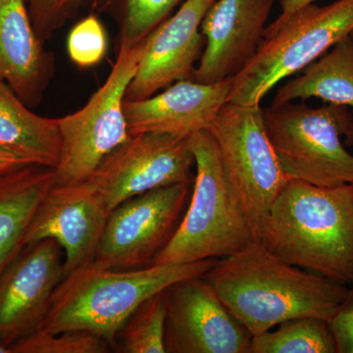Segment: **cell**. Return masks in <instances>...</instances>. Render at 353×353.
Masks as SVG:
<instances>
[{"label": "cell", "instance_id": "11", "mask_svg": "<svg viewBox=\"0 0 353 353\" xmlns=\"http://www.w3.org/2000/svg\"><path fill=\"white\" fill-rule=\"evenodd\" d=\"M165 294L166 353H248L252 334L203 276L179 281Z\"/></svg>", "mask_w": 353, "mask_h": 353}, {"label": "cell", "instance_id": "19", "mask_svg": "<svg viewBox=\"0 0 353 353\" xmlns=\"http://www.w3.org/2000/svg\"><path fill=\"white\" fill-rule=\"evenodd\" d=\"M303 73L282 85L272 105L303 99H322L325 103L353 109V39L345 37L330 52L303 70ZM345 145H353V126Z\"/></svg>", "mask_w": 353, "mask_h": 353}, {"label": "cell", "instance_id": "2", "mask_svg": "<svg viewBox=\"0 0 353 353\" xmlns=\"http://www.w3.org/2000/svg\"><path fill=\"white\" fill-rule=\"evenodd\" d=\"M262 245L290 265L350 285L352 185L319 187L289 180L272 205Z\"/></svg>", "mask_w": 353, "mask_h": 353}, {"label": "cell", "instance_id": "1", "mask_svg": "<svg viewBox=\"0 0 353 353\" xmlns=\"http://www.w3.org/2000/svg\"><path fill=\"white\" fill-rule=\"evenodd\" d=\"M220 301L253 336L301 317L331 321L347 287L294 266L253 241L203 275Z\"/></svg>", "mask_w": 353, "mask_h": 353}, {"label": "cell", "instance_id": "24", "mask_svg": "<svg viewBox=\"0 0 353 353\" xmlns=\"http://www.w3.org/2000/svg\"><path fill=\"white\" fill-rule=\"evenodd\" d=\"M183 0H126L121 43L132 46L159 27Z\"/></svg>", "mask_w": 353, "mask_h": 353}, {"label": "cell", "instance_id": "23", "mask_svg": "<svg viewBox=\"0 0 353 353\" xmlns=\"http://www.w3.org/2000/svg\"><path fill=\"white\" fill-rule=\"evenodd\" d=\"M108 343L83 331H37L10 347L11 353H105Z\"/></svg>", "mask_w": 353, "mask_h": 353}, {"label": "cell", "instance_id": "27", "mask_svg": "<svg viewBox=\"0 0 353 353\" xmlns=\"http://www.w3.org/2000/svg\"><path fill=\"white\" fill-rule=\"evenodd\" d=\"M345 301L330 321L338 353H353V281Z\"/></svg>", "mask_w": 353, "mask_h": 353}, {"label": "cell", "instance_id": "14", "mask_svg": "<svg viewBox=\"0 0 353 353\" xmlns=\"http://www.w3.org/2000/svg\"><path fill=\"white\" fill-rule=\"evenodd\" d=\"M273 3L215 0L201 22L205 46L190 80L213 83L236 75L259 50Z\"/></svg>", "mask_w": 353, "mask_h": 353}, {"label": "cell", "instance_id": "13", "mask_svg": "<svg viewBox=\"0 0 353 353\" xmlns=\"http://www.w3.org/2000/svg\"><path fill=\"white\" fill-rule=\"evenodd\" d=\"M110 212L90 181L53 185L30 223L24 245L57 241L63 250L65 278L94 261Z\"/></svg>", "mask_w": 353, "mask_h": 353}, {"label": "cell", "instance_id": "12", "mask_svg": "<svg viewBox=\"0 0 353 353\" xmlns=\"http://www.w3.org/2000/svg\"><path fill=\"white\" fill-rule=\"evenodd\" d=\"M62 250L54 240L26 245L0 276V343L9 350L41 327L64 278Z\"/></svg>", "mask_w": 353, "mask_h": 353}, {"label": "cell", "instance_id": "10", "mask_svg": "<svg viewBox=\"0 0 353 353\" xmlns=\"http://www.w3.org/2000/svg\"><path fill=\"white\" fill-rule=\"evenodd\" d=\"M188 139L159 132L131 136L88 181L111 211L150 190L190 182L194 158Z\"/></svg>", "mask_w": 353, "mask_h": 353}, {"label": "cell", "instance_id": "21", "mask_svg": "<svg viewBox=\"0 0 353 353\" xmlns=\"http://www.w3.org/2000/svg\"><path fill=\"white\" fill-rule=\"evenodd\" d=\"M253 336L248 353H338L329 321L301 317Z\"/></svg>", "mask_w": 353, "mask_h": 353}, {"label": "cell", "instance_id": "18", "mask_svg": "<svg viewBox=\"0 0 353 353\" xmlns=\"http://www.w3.org/2000/svg\"><path fill=\"white\" fill-rule=\"evenodd\" d=\"M53 185L54 168L43 165L0 174V276L25 248L30 223Z\"/></svg>", "mask_w": 353, "mask_h": 353}, {"label": "cell", "instance_id": "22", "mask_svg": "<svg viewBox=\"0 0 353 353\" xmlns=\"http://www.w3.org/2000/svg\"><path fill=\"white\" fill-rule=\"evenodd\" d=\"M165 290L146 299L130 316L116 339L121 352L166 353Z\"/></svg>", "mask_w": 353, "mask_h": 353}, {"label": "cell", "instance_id": "28", "mask_svg": "<svg viewBox=\"0 0 353 353\" xmlns=\"http://www.w3.org/2000/svg\"><path fill=\"white\" fill-rule=\"evenodd\" d=\"M32 164H34V162L28 158L0 148V174L7 173V172L16 170V169Z\"/></svg>", "mask_w": 353, "mask_h": 353}, {"label": "cell", "instance_id": "15", "mask_svg": "<svg viewBox=\"0 0 353 353\" xmlns=\"http://www.w3.org/2000/svg\"><path fill=\"white\" fill-rule=\"evenodd\" d=\"M215 0H185L179 10L148 38L126 101H139L181 80H190L205 41L201 32L204 16Z\"/></svg>", "mask_w": 353, "mask_h": 353}, {"label": "cell", "instance_id": "17", "mask_svg": "<svg viewBox=\"0 0 353 353\" xmlns=\"http://www.w3.org/2000/svg\"><path fill=\"white\" fill-rule=\"evenodd\" d=\"M53 72V57L34 31L26 0H0V80L36 108Z\"/></svg>", "mask_w": 353, "mask_h": 353}, {"label": "cell", "instance_id": "9", "mask_svg": "<svg viewBox=\"0 0 353 353\" xmlns=\"http://www.w3.org/2000/svg\"><path fill=\"white\" fill-rule=\"evenodd\" d=\"M190 185L192 181L150 190L114 208L92 263L130 270L152 262L182 219Z\"/></svg>", "mask_w": 353, "mask_h": 353}, {"label": "cell", "instance_id": "8", "mask_svg": "<svg viewBox=\"0 0 353 353\" xmlns=\"http://www.w3.org/2000/svg\"><path fill=\"white\" fill-rule=\"evenodd\" d=\"M209 132L245 209L253 238L262 243L272 205L289 182L265 127L263 109L227 102Z\"/></svg>", "mask_w": 353, "mask_h": 353}, {"label": "cell", "instance_id": "25", "mask_svg": "<svg viewBox=\"0 0 353 353\" xmlns=\"http://www.w3.org/2000/svg\"><path fill=\"white\" fill-rule=\"evenodd\" d=\"M67 50L74 63L80 67L99 64L108 51V37L101 21L88 16L70 32Z\"/></svg>", "mask_w": 353, "mask_h": 353}, {"label": "cell", "instance_id": "26", "mask_svg": "<svg viewBox=\"0 0 353 353\" xmlns=\"http://www.w3.org/2000/svg\"><path fill=\"white\" fill-rule=\"evenodd\" d=\"M77 1L78 0H28L32 24L43 43L63 24Z\"/></svg>", "mask_w": 353, "mask_h": 353}, {"label": "cell", "instance_id": "6", "mask_svg": "<svg viewBox=\"0 0 353 353\" xmlns=\"http://www.w3.org/2000/svg\"><path fill=\"white\" fill-rule=\"evenodd\" d=\"M265 127L289 180L336 187L352 185L353 154L345 148L353 126L345 106L326 103L313 108L304 102L263 109Z\"/></svg>", "mask_w": 353, "mask_h": 353}, {"label": "cell", "instance_id": "30", "mask_svg": "<svg viewBox=\"0 0 353 353\" xmlns=\"http://www.w3.org/2000/svg\"><path fill=\"white\" fill-rule=\"evenodd\" d=\"M0 353H10V350H9L8 348L4 347V345H2L1 343H0Z\"/></svg>", "mask_w": 353, "mask_h": 353}, {"label": "cell", "instance_id": "29", "mask_svg": "<svg viewBox=\"0 0 353 353\" xmlns=\"http://www.w3.org/2000/svg\"><path fill=\"white\" fill-rule=\"evenodd\" d=\"M316 0H281V6H282V12L280 16L290 15V14L296 12L299 9L309 6V4L314 3Z\"/></svg>", "mask_w": 353, "mask_h": 353}, {"label": "cell", "instance_id": "32", "mask_svg": "<svg viewBox=\"0 0 353 353\" xmlns=\"http://www.w3.org/2000/svg\"><path fill=\"white\" fill-rule=\"evenodd\" d=\"M352 190H353V183H352Z\"/></svg>", "mask_w": 353, "mask_h": 353}, {"label": "cell", "instance_id": "20", "mask_svg": "<svg viewBox=\"0 0 353 353\" xmlns=\"http://www.w3.org/2000/svg\"><path fill=\"white\" fill-rule=\"evenodd\" d=\"M60 146L57 119L32 112L0 80V148L28 158L34 164L55 168L59 161Z\"/></svg>", "mask_w": 353, "mask_h": 353}, {"label": "cell", "instance_id": "4", "mask_svg": "<svg viewBox=\"0 0 353 353\" xmlns=\"http://www.w3.org/2000/svg\"><path fill=\"white\" fill-rule=\"evenodd\" d=\"M188 139L196 167L190 203L170 240L150 264L226 259L255 241L243 204L223 168L212 134L201 131Z\"/></svg>", "mask_w": 353, "mask_h": 353}, {"label": "cell", "instance_id": "5", "mask_svg": "<svg viewBox=\"0 0 353 353\" xmlns=\"http://www.w3.org/2000/svg\"><path fill=\"white\" fill-rule=\"evenodd\" d=\"M353 31V0L309 4L266 27L250 61L231 78L228 102L260 105L279 83L303 71Z\"/></svg>", "mask_w": 353, "mask_h": 353}, {"label": "cell", "instance_id": "7", "mask_svg": "<svg viewBox=\"0 0 353 353\" xmlns=\"http://www.w3.org/2000/svg\"><path fill=\"white\" fill-rule=\"evenodd\" d=\"M148 38L132 46L120 44L115 63L103 85L83 108L58 118L61 146L54 168V185L90 180L104 159L131 138L124 112L125 97Z\"/></svg>", "mask_w": 353, "mask_h": 353}, {"label": "cell", "instance_id": "3", "mask_svg": "<svg viewBox=\"0 0 353 353\" xmlns=\"http://www.w3.org/2000/svg\"><path fill=\"white\" fill-rule=\"evenodd\" d=\"M154 265L139 270H110L90 262L57 285L38 331H83L115 347L120 330L143 301L185 279L201 277L217 262Z\"/></svg>", "mask_w": 353, "mask_h": 353}, {"label": "cell", "instance_id": "16", "mask_svg": "<svg viewBox=\"0 0 353 353\" xmlns=\"http://www.w3.org/2000/svg\"><path fill=\"white\" fill-rule=\"evenodd\" d=\"M230 90L231 78L213 83L181 80L146 99H125L130 136L159 132L188 139L194 132L209 131L227 103Z\"/></svg>", "mask_w": 353, "mask_h": 353}, {"label": "cell", "instance_id": "31", "mask_svg": "<svg viewBox=\"0 0 353 353\" xmlns=\"http://www.w3.org/2000/svg\"><path fill=\"white\" fill-rule=\"evenodd\" d=\"M350 37H352V39H353V31H352V34H350Z\"/></svg>", "mask_w": 353, "mask_h": 353}]
</instances>
